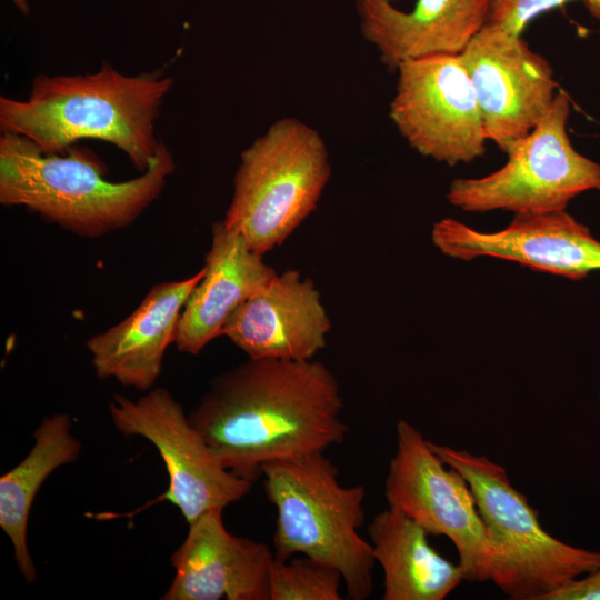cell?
<instances>
[{"label":"cell","mask_w":600,"mask_h":600,"mask_svg":"<svg viewBox=\"0 0 600 600\" xmlns=\"http://www.w3.org/2000/svg\"><path fill=\"white\" fill-rule=\"evenodd\" d=\"M342 410L324 363L248 358L210 381L189 419L228 470L254 483L267 463L341 444Z\"/></svg>","instance_id":"cell-1"},{"label":"cell","mask_w":600,"mask_h":600,"mask_svg":"<svg viewBox=\"0 0 600 600\" xmlns=\"http://www.w3.org/2000/svg\"><path fill=\"white\" fill-rule=\"evenodd\" d=\"M173 83L163 70L126 74L109 62L91 73H39L26 99L0 97V130L46 153H62L81 140L104 141L142 173L162 142L156 123Z\"/></svg>","instance_id":"cell-2"},{"label":"cell","mask_w":600,"mask_h":600,"mask_svg":"<svg viewBox=\"0 0 600 600\" xmlns=\"http://www.w3.org/2000/svg\"><path fill=\"white\" fill-rule=\"evenodd\" d=\"M174 170L164 142L147 171L111 181L104 163L86 148L46 153L20 134L0 136V203L23 207L82 238L131 226L161 196Z\"/></svg>","instance_id":"cell-3"},{"label":"cell","mask_w":600,"mask_h":600,"mask_svg":"<svg viewBox=\"0 0 600 600\" xmlns=\"http://www.w3.org/2000/svg\"><path fill=\"white\" fill-rule=\"evenodd\" d=\"M261 478L277 511L274 558L304 554L327 563L341 573L349 599H368L377 561L370 541L359 534L364 486H342L324 452L267 463Z\"/></svg>","instance_id":"cell-4"},{"label":"cell","mask_w":600,"mask_h":600,"mask_svg":"<svg viewBox=\"0 0 600 600\" xmlns=\"http://www.w3.org/2000/svg\"><path fill=\"white\" fill-rule=\"evenodd\" d=\"M468 482L496 551L492 582L513 600L544 598L600 566V552L566 543L541 523L503 466L483 454L429 441Z\"/></svg>","instance_id":"cell-5"},{"label":"cell","mask_w":600,"mask_h":600,"mask_svg":"<svg viewBox=\"0 0 600 600\" xmlns=\"http://www.w3.org/2000/svg\"><path fill=\"white\" fill-rule=\"evenodd\" d=\"M331 166L321 134L303 121H274L240 154L223 223L263 256L316 210Z\"/></svg>","instance_id":"cell-6"},{"label":"cell","mask_w":600,"mask_h":600,"mask_svg":"<svg viewBox=\"0 0 600 600\" xmlns=\"http://www.w3.org/2000/svg\"><path fill=\"white\" fill-rule=\"evenodd\" d=\"M570 110L569 96L556 93L536 127L507 150L506 164L484 177L454 179L448 201L467 212H548L600 191V163L579 153L568 136Z\"/></svg>","instance_id":"cell-7"},{"label":"cell","mask_w":600,"mask_h":600,"mask_svg":"<svg viewBox=\"0 0 600 600\" xmlns=\"http://www.w3.org/2000/svg\"><path fill=\"white\" fill-rule=\"evenodd\" d=\"M388 507L456 547L463 580L492 581L496 551L466 479L434 453L418 428L400 420L384 481Z\"/></svg>","instance_id":"cell-8"},{"label":"cell","mask_w":600,"mask_h":600,"mask_svg":"<svg viewBox=\"0 0 600 600\" xmlns=\"http://www.w3.org/2000/svg\"><path fill=\"white\" fill-rule=\"evenodd\" d=\"M109 413L122 436L142 437L156 447L169 476L161 499L174 504L188 524L211 509L241 500L251 490V481L220 462L167 389L156 387L136 399L113 394Z\"/></svg>","instance_id":"cell-9"},{"label":"cell","mask_w":600,"mask_h":600,"mask_svg":"<svg viewBox=\"0 0 600 600\" xmlns=\"http://www.w3.org/2000/svg\"><path fill=\"white\" fill-rule=\"evenodd\" d=\"M396 71L389 117L411 148L449 166L483 156L481 110L459 54L407 60Z\"/></svg>","instance_id":"cell-10"},{"label":"cell","mask_w":600,"mask_h":600,"mask_svg":"<svg viewBox=\"0 0 600 600\" xmlns=\"http://www.w3.org/2000/svg\"><path fill=\"white\" fill-rule=\"evenodd\" d=\"M459 57L474 88L487 139L507 152L549 109L557 90L553 70L521 36L491 22Z\"/></svg>","instance_id":"cell-11"},{"label":"cell","mask_w":600,"mask_h":600,"mask_svg":"<svg viewBox=\"0 0 600 600\" xmlns=\"http://www.w3.org/2000/svg\"><path fill=\"white\" fill-rule=\"evenodd\" d=\"M431 239L443 254L464 261L491 257L573 281L600 270V241L566 210L516 213L494 232L444 218L433 224Z\"/></svg>","instance_id":"cell-12"},{"label":"cell","mask_w":600,"mask_h":600,"mask_svg":"<svg viewBox=\"0 0 600 600\" xmlns=\"http://www.w3.org/2000/svg\"><path fill=\"white\" fill-rule=\"evenodd\" d=\"M223 509L189 523L170 561L176 570L163 600H270L274 553L268 544L230 533Z\"/></svg>","instance_id":"cell-13"},{"label":"cell","mask_w":600,"mask_h":600,"mask_svg":"<svg viewBox=\"0 0 600 600\" xmlns=\"http://www.w3.org/2000/svg\"><path fill=\"white\" fill-rule=\"evenodd\" d=\"M331 322L312 280L277 273L224 323L227 337L251 359L311 360L327 346Z\"/></svg>","instance_id":"cell-14"},{"label":"cell","mask_w":600,"mask_h":600,"mask_svg":"<svg viewBox=\"0 0 600 600\" xmlns=\"http://www.w3.org/2000/svg\"><path fill=\"white\" fill-rule=\"evenodd\" d=\"M203 273L202 267L188 278L154 284L128 317L91 336L86 347L97 377L141 391L152 389L166 350L174 342L181 311Z\"/></svg>","instance_id":"cell-15"},{"label":"cell","mask_w":600,"mask_h":600,"mask_svg":"<svg viewBox=\"0 0 600 600\" xmlns=\"http://www.w3.org/2000/svg\"><path fill=\"white\" fill-rule=\"evenodd\" d=\"M363 38L392 71L407 60L460 54L488 22L490 0H417L412 10L393 0H356Z\"/></svg>","instance_id":"cell-16"},{"label":"cell","mask_w":600,"mask_h":600,"mask_svg":"<svg viewBox=\"0 0 600 600\" xmlns=\"http://www.w3.org/2000/svg\"><path fill=\"white\" fill-rule=\"evenodd\" d=\"M202 279L190 293L178 322L174 344L197 356L217 337L246 300L261 290L277 271L263 256L223 221L213 223Z\"/></svg>","instance_id":"cell-17"},{"label":"cell","mask_w":600,"mask_h":600,"mask_svg":"<svg viewBox=\"0 0 600 600\" xmlns=\"http://www.w3.org/2000/svg\"><path fill=\"white\" fill-rule=\"evenodd\" d=\"M368 533L383 571L382 600H443L463 581L459 564L438 553L430 533L406 514L388 507Z\"/></svg>","instance_id":"cell-18"},{"label":"cell","mask_w":600,"mask_h":600,"mask_svg":"<svg viewBox=\"0 0 600 600\" xmlns=\"http://www.w3.org/2000/svg\"><path fill=\"white\" fill-rule=\"evenodd\" d=\"M33 446L16 467L0 478V527L13 547L18 570L27 583L37 569L27 541V528L34 497L58 468L78 460L82 444L72 433V419L58 412L42 419L32 433Z\"/></svg>","instance_id":"cell-19"},{"label":"cell","mask_w":600,"mask_h":600,"mask_svg":"<svg viewBox=\"0 0 600 600\" xmlns=\"http://www.w3.org/2000/svg\"><path fill=\"white\" fill-rule=\"evenodd\" d=\"M341 573L304 554L274 558L270 569V600H341Z\"/></svg>","instance_id":"cell-20"},{"label":"cell","mask_w":600,"mask_h":600,"mask_svg":"<svg viewBox=\"0 0 600 600\" xmlns=\"http://www.w3.org/2000/svg\"><path fill=\"white\" fill-rule=\"evenodd\" d=\"M572 0H490L488 22L521 36L538 16ZM592 16L600 19V0H583Z\"/></svg>","instance_id":"cell-21"},{"label":"cell","mask_w":600,"mask_h":600,"mask_svg":"<svg viewBox=\"0 0 600 600\" xmlns=\"http://www.w3.org/2000/svg\"><path fill=\"white\" fill-rule=\"evenodd\" d=\"M544 600H600V566L549 593Z\"/></svg>","instance_id":"cell-22"},{"label":"cell","mask_w":600,"mask_h":600,"mask_svg":"<svg viewBox=\"0 0 600 600\" xmlns=\"http://www.w3.org/2000/svg\"><path fill=\"white\" fill-rule=\"evenodd\" d=\"M11 2L19 9L23 14H28L29 7L27 0H11Z\"/></svg>","instance_id":"cell-23"}]
</instances>
